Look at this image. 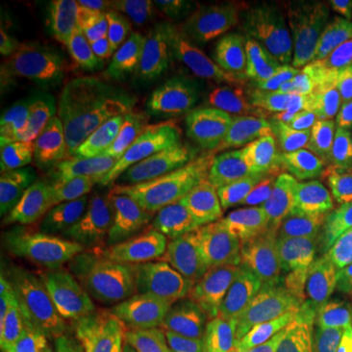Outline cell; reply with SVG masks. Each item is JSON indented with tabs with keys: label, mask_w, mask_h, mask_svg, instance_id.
I'll list each match as a JSON object with an SVG mask.
<instances>
[{
	"label": "cell",
	"mask_w": 352,
	"mask_h": 352,
	"mask_svg": "<svg viewBox=\"0 0 352 352\" xmlns=\"http://www.w3.org/2000/svg\"><path fill=\"white\" fill-rule=\"evenodd\" d=\"M352 252L329 259L305 279L254 300L222 308L195 307L184 320L222 331L245 352H264L298 336L334 303L344 300Z\"/></svg>",
	"instance_id": "2"
},
{
	"label": "cell",
	"mask_w": 352,
	"mask_h": 352,
	"mask_svg": "<svg viewBox=\"0 0 352 352\" xmlns=\"http://www.w3.org/2000/svg\"><path fill=\"white\" fill-rule=\"evenodd\" d=\"M264 352H315V351L311 349L310 344H308L300 334H298V336L289 338V340L277 342V344L270 347V349Z\"/></svg>",
	"instance_id": "35"
},
{
	"label": "cell",
	"mask_w": 352,
	"mask_h": 352,
	"mask_svg": "<svg viewBox=\"0 0 352 352\" xmlns=\"http://www.w3.org/2000/svg\"><path fill=\"white\" fill-rule=\"evenodd\" d=\"M111 80L121 100L138 116L155 120L165 116L173 108V101L157 90L151 70L142 63L134 47L129 46L114 69Z\"/></svg>",
	"instance_id": "21"
},
{
	"label": "cell",
	"mask_w": 352,
	"mask_h": 352,
	"mask_svg": "<svg viewBox=\"0 0 352 352\" xmlns=\"http://www.w3.org/2000/svg\"><path fill=\"white\" fill-rule=\"evenodd\" d=\"M33 70L25 63L15 59L12 52L2 46L0 50V88L3 94H19L32 80Z\"/></svg>",
	"instance_id": "31"
},
{
	"label": "cell",
	"mask_w": 352,
	"mask_h": 352,
	"mask_svg": "<svg viewBox=\"0 0 352 352\" xmlns=\"http://www.w3.org/2000/svg\"><path fill=\"white\" fill-rule=\"evenodd\" d=\"M91 188L94 178L87 162L70 160L67 164L56 165L47 183L43 215L34 223L30 235L57 236L80 202L94 192Z\"/></svg>",
	"instance_id": "15"
},
{
	"label": "cell",
	"mask_w": 352,
	"mask_h": 352,
	"mask_svg": "<svg viewBox=\"0 0 352 352\" xmlns=\"http://www.w3.org/2000/svg\"><path fill=\"white\" fill-rule=\"evenodd\" d=\"M189 352H245L220 329L202 323L182 321Z\"/></svg>",
	"instance_id": "29"
},
{
	"label": "cell",
	"mask_w": 352,
	"mask_h": 352,
	"mask_svg": "<svg viewBox=\"0 0 352 352\" xmlns=\"http://www.w3.org/2000/svg\"><path fill=\"white\" fill-rule=\"evenodd\" d=\"M197 264L168 259L160 263H129L120 261L96 271L88 280L91 302L100 305L127 296H147L164 298L168 302L188 283Z\"/></svg>",
	"instance_id": "8"
},
{
	"label": "cell",
	"mask_w": 352,
	"mask_h": 352,
	"mask_svg": "<svg viewBox=\"0 0 352 352\" xmlns=\"http://www.w3.org/2000/svg\"><path fill=\"white\" fill-rule=\"evenodd\" d=\"M329 165V147L318 132L289 129L254 152L246 165L245 183L270 195L314 189L323 183Z\"/></svg>",
	"instance_id": "6"
},
{
	"label": "cell",
	"mask_w": 352,
	"mask_h": 352,
	"mask_svg": "<svg viewBox=\"0 0 352 352\" xmlns=\"http://www.w3.org/2000/svg\"><path fill=\"white\" fill-rule=\"evenodd\" d=\"M176 26L179 33L178 63L182 65L184 78L191 90V87L212 65L210 63L219 51V41L208 26L189 16L176 21Z\"/></svg>",
	"instance_id": "26"
},
{
	"label": "cell",
	"mask_w": 352,
	"mask_h": 352,
	"mask_svg": "<svg viewBox=\"0 0 352 352\" xmlns=\"http://www.w3.org/2000/svg\"><path fill=\"white\" fill-rule=\"evenodd\" d=\"M134 12L144 13L158 20L178 21L184 19V2H175V0H132L129 2Z\"/></svg>",
	"instance_id": "34"
},
{
	"label": "cell",
	"mask_w": 352,
	"mask_h": 352,
	"mask_svg": "<svg viewBox=\"0 0 352 352\" xmlns=\"http://www.w3.org/2000/svg\"><path fill=\"white\" fill-rule=\"evenodd\" d=\"M284 72L289 94L331 129L352 134V98L302 54L297 44L285 41Z\"/></svg>",
	"instance_id": "10"
},
{
	"label": "cell",
	"mask_w": 352,
	"mask_h": 352,
	"mask_svg": "<svg viewBox=\"0 0 352 352\" xmlns=\"http://www.w3.org/2000/svg\"><path fill=\"white\" fill-rule=\"evenodd\" d=\"M131 6L124 0H88L83 3V46L88 60L111 77L131 46Z\"/></svg>",
	"instance_id": "12"
},
{
	"label": "cell",
	"mask_w": 352,
	"mask_h": 352,
	"mask_svg": "<svg viewBox=\"0 0 352 352\" xmlns=\"http://www.w3.org/2000/svg\"><path fill=\"white\" fill-rule=\"evenodd\" d=\"M147 333L148 328L145 324L121 336H109L91 342L82 352H142L147 341Z\"/></svg>",
	"instance_id": "32"
},
{
	"label": "cell",
	"mask_w": 352,
	"mask_h": 352,
	"mask_svg": "<svg viewBox=\"0 0 352 352\" xmlns=\"http://www.w3.org/2000/svg\"><path fill=\"white\" fill-rule=\"evenodd\" d=\"M297 47L318 69L333 72L351 69L352 7L333 8Z\"/></svg>",
	"instance_id": "19"
},
{
	"label": "cell",
	"mask_w": 352,
	"mask_h": 352,
	"mask_svg": "<svg viewBox=\"0 0 352 352\" xmlns=\"http://www.w3.org/2000/svg\"><path fill=\"white\" fill-rule=\"evenodd\" d=\"M142 352H189L183 324L158 321L148 329Z\"/></svg>",
	"instance_id": "30"
},
{
	"label": "cell",
	"mask_w": 352,
	"mask_h": 352,
	"mask_svg": "<svg viewBox=\"0 0 352 352\" xmlns=\"http://www.w3.org/2000/svg\"><path fill=\"white\" fill-rule=\"evenodd\" d=\"M300 336L315 352H352V305L346 298L334 303Z\"/></svg>",
	"instance_id": "27"
},
{
	"label": "cell",
	"mask_w": 352,
	"mask_h": 352,
	"mask_svg": "<svg viewBox=\"0 0 352 352\" xmlns=\"http://www.w3.org/2000/svg\"><path fill=\"white\" fill-rule=\"evenodd\" d=\"M285 39L266 38L241 59L236 94L227 122L239 134L266 129L283 111L289 94L284 72Z\"/></svg>",
	"instance_id": "7"
},
{
	"label": "cell",
	"mask_w": 352,
	"mask_h": 352,
	"mask_svg": "<svg viewBox=\"0 0 352 352\" xmlns=\"http://www.w3.org/2000/svg\"><path fill=\"white\" fill-rule=\"evenodd\" d=\"M344 171L347 175L352 176V152L349 153V155H347L346 162H344Z\"/></svg>",
	"instance_id": "36"
},
{
	"label": "cell",
	"mask_w": 352,
	"mask_h": 352,
	"mask_svg": "<svg viewBox=\"0 0 352 352\" xmlns=\"http://www.w3.org/2000/svg\"><path fill=\"white\" fill-rule=\"evenodd\" d=\"M184 16L208 23L228 43H240L258 25V7L252 0H191L184 2Z\"/></svg>",
	"instance_id": "24"
},
{
	"label": "cell",
	"mask_w": 352,
	"mask_h": 352,
	"mask_svg": "<svg viewBox=\"0 0 352 352\" xmlns=\"http://www.w3.org/2000/svg\"><path fill=\"white\" fill-rule=\"evenodd\" d=\"M298 239H302V217L289 202L246 209L196 267L188 283L175 294L166 308L183 310L219 277L259 254Z\"/></svg>",
	"instance_id": "4"
},
{
	"label": "cell",
	"mask_w": 352,
	"mask_h": 352,
	"mask_svg": "<svg viewBox=\"0 0 352 352\" xmlns=\"http://www.w3.org/2000/svg\"><path fill=\"white\" fill-rule=\"evenodd\" d=\"M87 346L85 307L60 302L51 308L19 352H82Z\"/></svg>",
	"instance_id": "23"
},
{
	"label": "cell",
	"mask_w": 352,
	"mask_h": 352,
	"mask_svg": "<svg viewBox=\"0 0 352 352\" xmlns=\"http://www.w3.org/2000/svg\"><path fill=\"white\" fill-rule=\"evenodd\" d=\"M151 76L157 90L171 101H173V98H179V96H183L189 91L186 78H184L183 69L178 60L166 64L157 70H152Z\"/></svg>",
	"instance_id": "33"
},
{
	"label": "cell",
	"mask_w": 352,
	"mask_h": 352,
	"mask_svg": "<svg viewBox=\"0 0 352 352\" xmlns=\"http://www.w3.org/2000/svg\"><path fill=\"white\" fill-rule=\"evenodd\" d=\"M57 236L30 235L2 245L0 279L2 287H12L47 274L56 264Z\"/></svg>",
	"instance_id": "22"
},
{
	"label": "cell",
	"mask_w": 352,
	"mask_h": 352,
	"mask_svg": "<svg viewBox=\"0 0 352 352\" xmlns=\"http://www.w3.org/2000/svg\"><path fill=\"white\" fill-rule=\"evenodd\" d=\"M223 165L206 151L157 127L122 131L96 166L95 189L107 209L111 264L179 201L220 184Z\"/></svg>",
	"instance_id": "1"
},
{
	"label": "cell",
	"mask_w": 352,
	"mask_h": 352,
	"mask_svg": "<svg viewBox=\"0 0 352 352\" xmlns=\"http://www.w3.org/2000/svg\"><path fill=\"white\" fill-rule=\"evenodd\" d=\"M243 196L239 189L219 186L208 192L204 209L189 239L170 259L199 264L219 243L228 228L245 212Z\"/></svg>",
	"instance_id": "17"
},
{
	"label": "cell",
	"mask_w": 352,
	"mask_h": 352,
	"mask_svg": "<svg viewBox=\"0 0 352 352\" xmlns=\"http://www.w3.org/2000/svg\"><path fill=\"white\" fill-rule=\"evenodd\" d=\"M56 264L65 277L94 276L111 264L107 209L95 191L80 202L57 233Z\"/></svg>",
	"instance_id": "9"
},
{
	"label": "cell",
	"mask_w": 352,
	"mask_h": 352,
	"mask_svg": "<svg viewBox=\"0 0 352 352\" xmlns=\"http://www.w3.org/2000/svg\"><path fill=\"white\" fill-rule=\"evenodd\" d=\"M206 201L208 192H197L170 208L129 246L122 261L144 264L168 261L195 230Z\"/></svg>",
	"instance_id": "13"
},
{
	"label": "cell",
	"mask_w": 352,
	"mask_h": 352,
	"mask_svg": "<svg viewBox=\"0 0 352 352\" xmlns=\"http://www.w3.org/2000/svg\"><path fill=\"white\" fill-rule=\"evenodd\" d=\"M56 290L43 280L12 285L0 296V352H19L54 308Z\"/></svg>",
	"instance_id": "14"
},
{
	"label": "cell",
	"mask_w": 352,
	"mask_h": 352,
	"mask_svg": "<svg viewBox=\"0 0 352 352\" xmlns=\"http://www.w3.org/2000/svg\"><path fill=\"white\" fill-rule=\"evenodd\" d=\"M131 46L138 51L151 72L176 63L179 57V33L176 21L152 19L132 10Z\"/></svg>",
	"instance_id": "25"
},
{
	"label": "cell",
	"mask_w": 352,
	"mask_h": 352,
	"mask_svg": "<svg viewBox=\"0 0 352 352\" xmlns=\"http://www.w3.org/2000/svg\"><path fill=\"white\" fill-rule=\"evenodd\" d=\"M241 60L222 52L208 72L188 91L186 101L176 118V126L186 132H201L228 118L236 94Z\"/></svg>",
	"instance_id": "11"
},
{
	"label": "cell",
	"mask_w": 352,
	"mask_h": 352,
	"mask_svg": "<svg viewBox=\"0 0 352 352\" xmlns=\"http://www.w3.org/2000/svg\"><path fill=\"white\" fill-rule=\"evenodd\" d=\"M346 300L351 303L352 305V276H351V280H349V285H347V296H346Z\"/></svg>",
	"instance_id": "37"
},
{
	"label": "cell",
	"mask_w": 352,
	"mask_h": 352,
	"mask_svg": "<svg viewBox=\"0 0 352 352\" xmlns=\"http://www.w3.org/2000/svg\"><path fill=\"white\" fill-rule=\"evenodd\" d=\"M259 15L284 32H297L318 19L321 6L305 0H258Z\"/></svg>",
	"instance_id": "28"
},
{
	"label": "cell",
	"mask_w": 352,
	"mask_h": 352,
	"mask_svg": "<svg viewBox=\"0 0 352 352\" xmlns=\"http://www.w3.org/2000/svg\"><path fill=\"white\" fill-rule=\"evenodd\" d=\"M328 252L311 240H294L259 254L209 285L196 300L202 308H222L259 298L305 279L329 261Z\"/></svg>",
	"instance_id": "5"
},
{
	"label": "cell",
	"mask_w": 352,
	"mask_h": 352,
	"mask_svg": "<svg viewBox=\"0 0 352 352\" xmlns=\"http://www.w3.org/2000/svg\"><path fill=\"white\" fill-rule=\"evenodd\" d=\"M51 168L39 166L26 171L3 189L0 199V241L30 236L34 223L41 219L47 195Z\"/></svg>",
	"instance_id": "16"
},
{
	"label": "cell",
	"mask_w": 352,
	"mask_h": 352,
	"mask_svg": "<svg viewBox=\"0 0 352 352\" xmlns=\"http://www.w3.org/2000/svg\"><path fill=\"white\" fill-rule=\"evenodd\" d=\"M311 226L334 246L352 252V178L328 179L308 197Z\"/></svg>",
	"instance_id": "18"
},
{
	"label": "cell",
	"mask_w": 352,
	"mask_h": 352,
	"mask_svg": "<svg viewBox=\"0 0 352 352\" xmlns=\"http://www.w3.org/2000/svg\"><path fill=\"white\" fill-rule=\"evenodd\" d=\"M162 305L166 307L164 298L147 296H127L100 305H87V344L145 327Z\"/></svg>",
	"instance_id": "20"
},
{
	"label": "cell",
	"mask_w": 352,
	"mask_h": 352,
	"mask_svg": "<svg viewBox=\"0 0 352 352\" xmlns=\"http://www.w3.org/2000/svg\"><path fill=\"white\" fill-rule=\"evenodd\" d=\"M107 96L94 83L60 70L34 72L23 90L2 108V147L26 131L70 140H94L107 126Z\"/></svg>",
	"instance_id": "3"
}]
</instances>
